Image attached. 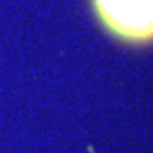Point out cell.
<instances>
[{
  "mask_svg": "<svg viewBox=\"0 0 153 153\" xmlns=\"http://www.w3.org/2000/svg\"><path fill=\"white\" fill-rule=\"evenodd\" d=\"M104 22L133 41L153 38V0H95Z\"/></svg>",
  "mask_w": 153,
  "mask_h": 153,
  "instance_id": "1",
  "label": "cell"
}]
</instances>
